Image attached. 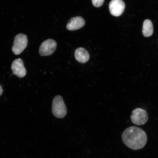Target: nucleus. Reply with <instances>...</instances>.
I'll return each mask as SVG.
<instances>
[{"mask_svg": "<svg viewBox=\"0 0 158 158\" xmlns=\"http://www.w3.org/2000/svg\"><path fill=\"white\" fill-rule=\"evenodd\" d=\"M11 69L13 73L19 77L23 78L26 74V70L23 65V61L21 59H17L13 61Z\"/></svg>", "mask_w": 158, "mask_h": 158, "instance_id": "nucleus-7", "label": "nucleus"}, {"mask_svg": "<svg viewBox=\"0 0 158 158\" xmlns=\"http://www.w3.org/2000/svg\"><path fill=\"white\" fill-rule=\"evenodd\" d=\"M85 24L84 19L81 17L73 18L69 21L66 27L69 31H75L83 27Z\"/></svg>", "mask_w": 158, "mask_h": 158, "instance_id": "nucleus-8", "label": "nucleus"}, {"mask_svg": "<svg viewBox=\"0 0 158 158\" xmlns=\"http://www.w3.org/2000/svg\"><path fill=\"white\" fill-rule=\"evenodd\" d=\"M123 143L128 148L133 150L143 148L147 141V134L141 128L131 126L126 128L122 135Z\"/></svg>", "mask_w": 158, "mask_h": 158, "instance_id": "nucleus-1", "label": "nucleus"}, {"mask_svg": "<svg viewBox=\"0 0 158 158\" xmlns=\"http://www.w3.org/2000/svg\"><path fill=\"white\" fill-rule=\"evenodd\" d=\"M27 37L25 35L20 33L16 35L12 48L14 54L18 55L22 52L27 47Z\"/></svg>", "mask_w": 158, "mask_h": 158, "instance_id": "nucleus-3", "label": "nucleus"}, {"mask_svg": "<svg viewBox=\"0 0 158 158\" xmlns=\"http://www.w3.org/2000/svg\"><path fill=\"white\" fill-rule=\"evenodd\" d=\"M57 44L52 39H49L43 42L40 47L39 52L41 56H49L56 50Z\"/></svg>", "mask_w": 158, "mask_h": 158, "instance_id": "nucleus-5", "label": "nucleus"}, {"mask_svg": "<svg viewBox=\"0 0 158 158\" xmlns=\"http://www.w3.org/2000/svg\"><path fill=\"white\" fill-rule=\"evenodd\" d=\"M109 8L110 14L114 17H118L123 13L125 4L123 0H112Z\"/></svg>", "mask_w": 158, "mask_h": 158, "instance_id": "nucleus-6", "label": "nucleus"}, {"mask_svg": "<svg viewBox=\"0 0 158 158\" xmlns=\"http://www.w3.org/2000/svg\"><path fill=\"white\" fill-rule=\"evenodd\" d=\"M3 93V89L2 88L1 85H0V96Z\"/></svg>", "mask_w": 158, "mask_h": 158, "instance_id": "nucleus-12", "label": "nucleus"}, {"mask_svg": "<svg viewBox=\"0 0 158 158\" xmlns=\"http://www.w3.org/2000/svg\"><path fill=\"white\" fill-rule=\"evenodd\" d=\"M148 114L146 110L140 108L134 110L131 116V119L133 123L137 125H142L148 121Z\"/></svg>", "mask_w": 158, "mask_h": 158, "instance_id": "nucleus-4", "label": "nucleus"}, {"mask_svg": "<svg viewBox=\"0 0 158 158\" xmlns=\"http://www.w3.org/2000/svg\"><path fill=\"white\" fill-rule=\"evenodd\" d=\"M74 55L76 60L82 64L88 62L89 59V55L87 51L83 48L77 49L75 51Z\"/></svg>", "mask_w": 158, "mask_h": 158, "instance_id": "nucleus-9", "label": "nucleus"}, {"mask_svg": "<svg viewBox=\"0 0 158 158\" xmlns=\"http://www.w3.org/2000/svg\"><path fill=\"white\" fill-rule=\"evenodd\" d=\"M52 112L55 117L58 118H64L66 115V107L64 100L61 96H55L53 99Z\"/></svg>", "mask_w": 158, "mask_h": 158, "instance_id": "nucleus-2", "label": "nucleus"}, {"mask_svg": "<svg viewBox=\"0 0 158 158\" xmlns=\"http://www.w3.org/2000/svg\"><path fill=\"white\" fill-rule=\"evenodd\" d=\"M153 27L152 23L149 19H146L144 21L143 28V33L144 36H151L153 34Z\"/></svg>", "mask_w": 158, "mask_h": 158, "instance_id": "nucleus-10", "label": "nucleus"}, {"mask_svg": "<svg viewBox=\"0 0 158 158\" xmlns=\"http://www.w3.org/2000/svg\"><path fill=\"white\" fill-rule=\"evenodd\" d=\"M92 1L94 7H99L103 4L104 0H92Z\"/></svg>", "mask_w": 158, "mask_h": 158, "instance_id": "nucleus-11", "label": "nucleus"}]
</instances>
